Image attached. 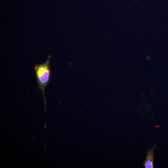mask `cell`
Masks as SVG:
<instances>
[{
	"label": "cell",
	"instance_id": "6da1fadb",
	"mask_svg": "<svg viewBox=\"0 0 168 168\" xmlns=\"http://www.w3.org/2000/svg\"><path fill=\"white\" fill-rule=\"evenodd\" d=\"M51 56H49L47 60L44 63L39 64H36L34 69L38 88L41 91L43 94L45 111L46 110V102L45 96V90L46 86L49 83L51 76L49 64V59Z\"/></svg>",
	"mask_w": 168,
	"mask_h": 168
},
{
	"label": "cell",
	"instance_id": "7a4b0ae2",
	"mask_svg": "<svg viewBox=\"0 0 168 168\" xmlns=\"http://www.w3.org/2000/svg\"><path fill=\"white\" fill-rule=\"evenodd\" d=\"M156 146V144L150 149L146 151L147 156L143 165L145 168H153L154 158V149Z\"/></svg>",
	"mask_w": 168,
	"mask_h": 168
},
{
	"label": "cell",
	"instance_id": "3957f363",
	"mask_svg": "<svg viewBox=\"0 0 168 168\" xmlns=\"http://www.w3.org/2000/svg\"><path fill=\"white\" fill-rule=\"evenodd\" d=\"M44 128H46V124H45Z\"/></svg>",
	"mask_w": 168,
	"mask_h": 168
},
{
	"label": "cell",
	"instance_id": "277c9868",
	"mask_svg": "<svg viewBox=\"0 0 168 168\" xmlns=\"http://www.w3.org/2000/svg\"><path fill=\"white\" fill-rule=\"evenodd\" d=\"M46 145L45 146V148L46 149Z\"/></svg>",
	"mask_w": 168,
	"mask_h": 168
}]
</instances>
